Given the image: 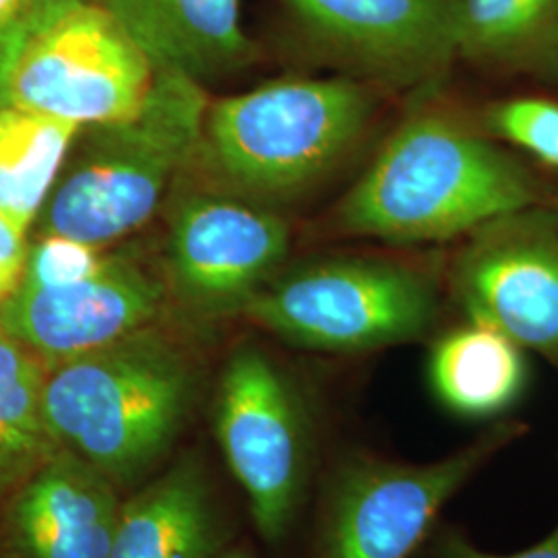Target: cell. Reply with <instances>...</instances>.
Instances as JSON below:
<instances>
[{"mask_svg": "<svg viewBox=\"0 0 558 558\" xmlns=\"http://www.w3.org/2000/svg\"><path fill=\"white\" fill-rule=\"evenodd\" d=\"M156 69L220 80L257 59L242 27L240 0H98Z\"/></svg>", "mask_w": 558, "mask_h": 558, "instance_id": "14", "label": "cell"}, {"mask_svg": "<svg viewBox=\"0 0 558 558\" xmlns=\"http://www.w3.org/2000/svg\"><path fill=\"white\" fill-rule=\"evenodd\" d=\"M156 64L119 20L77 0L29 41L9 81V104L96 126L131 119L149 98Z\"/></svg>", "mask_w": 558, "mask_h": 558, "instance_id": "8", "label": "cell"}, {"mask_svg": "<svg viewBox=\"0 0 558 558\" xmlns=\"http://www.w3.org/2000/svg\"><path fill=\"white\" fill-rule=\"evenodd\" d=\"M453 288L470 319L558 364L557 214L530 207L474 230Z\"/></svg>", "mask_w": 558, "mask_h": 558, "instance_id": "11", "label": "cell"}, {"mask_svg": "<svg viewBox=\"0 0 558 558\" xmlns=\"http://www.w3.org/2000/svg\"><path fill=\"white\" fill-rule=\"evenodd\" d=\"M94 2H98V0H94Z\"/></svg>", "mask_w": 558, "mask_h": 558, "instance_id": "26", "label": "cell"}, {"mask_svg": "<svg viewBox=\"0 0 558 558\" xmlns=\"http://www.w3.org/2000/svg\"><path fill=\"white\" fill-rule=\"evenodd\" d=\"M521 430L499 424L430 463L345 459L325 493L317 558L414 557L445 505Z\"/></svg>", "mask_w": 558, "mask_h": 558, "instance_id": "6", "label": "cell"}, {"mask_svg": "<svg viewBox=\"0 0 558 558\" xmlns=\"http://www.w3.org/2000/svg\"><path fill=\"white\" fill-rule=\"evenodd\" d=\"M437 294L418 271L379 259H320L269 279L242 311L265 331L319 352H368L424 338Z\"/></svg>", "mask_w": 558, "mask_h": 558, "instance_id": "5", "label": "cell"}, {"mask_svg": "<svg viewBox=\"0 0 558 558\" xmlns=\"http://www.w3.org/2000/svg\"><path fill=\"white\" fill-rule=\"evenodd\" d=\"M0 558H13L9 553H0Z\"/></svg>", "mask_w": 558, "mask_h": 558, "instance_id": "25", "label": "cell"}, {"mask_svg": "<svg viewBox=\"0 0 558 558\" xmlns=\"http://www.w3.org/2000/svg\"><path fill=\"white\" fill-rule=\"evenodd\" d=\"M163 302L160 278L131 253H112L83 278L20 286L0 304V331L52 366L151 327Z\"/></svg>", "mask_w": 558, "mask_h": 558, "instance_id": "12", "label": "cell"}, {"mask_svg": "<svg viewBox=\"0 0 558 558\" xmlns=\"http://www.w3.org/2000/svg\"><path fill=\"white\" fill-rule=\"evenodd\" d=\"M77 0H0V106L21 54L41 29Z\"/></svg>", "mask_w": 558, "mask_h": 558, "instance_id": "21", "label": "cell"}, {"mask_svg": "<svg viewBox=\"0 0 558 558\" xmlns=\"http://www.w3.org/2000/svg\"><path fill=\"white\" fill-rule=\"evenodd\" d=\"M557 220H558V214H557Z\"/></svg>", "mask_w": 558, "mask_h": 558, "instance_id": "27", "label": "cell"}, {"mask_svg": "<svg viewBox=\"0 0 558 558\" xmlns=\"http://www.w3.org/2000/svg\"><path fill=\"white\" fill-rule=\"evenodd\" d=\"M195 391L197 371L184 350L145 327L52 364L44 412L62 451L87 461L124 490L170 451Z\"/></svg>", "mask_w": 558, "mask_h": 558, "instance_id": "2", "label": "cell"}, {"mask_svg": "<svg viewBox=\"0 0 558 558\" xmlns=\"http://www.w3.org/2000/svg\"><path fill=\"white\" fill-rule=\"evenodd\" d=\"M27 253V234H23L0 214V304L20 288Z\"/></svg>", "mask_w": 558, "mask_h": 558, "instance_id": "23", "label": "cell"}, {"mask_svg": "<svg viewBox=\"0 0 558 558\" xmlns=\"http://www.w3.org/2000/svg\"><path fill=\"white\" fill-rule=\"evenodd\" d=\"M48 371L46 360L0 331V513L62 451L44 412Z\"/></svg>", "mask_w": 558, "mask_h": 558, "instance_id": "19", "label": "cell"}, {"mask_svg": "<svg viewBox=\"0 0 558 558\" xmlns=\"http://www.w3.org/2000/svg\"><path fill=\"white\" fill-rule=\"evenodd\" d=\"M218 558H253L246 550H242V548H234V550H228V553H223Z\"/></svg>", "mask_w": 558, "mask_h": 558, "instance_id": "24", "label": "cell"}, {"mask_svg": "<svg viewBox=\"0 0 558 558\" xmlns=\"http://www.w3.org/2000/svg\"><path fill=\"white\" fill-rule=\"evenodd\" d=\"M122 505L112 480L60 451L2 509L4 553L13 558H112Z\"/></svg>", "mask_w": 558, "mask_h": 558, "instance_id": "13", "label": "cell"}, {"mask_svg": "<svg viewBox=\"0 0 558 558\" xmlns=\"http://www.w3.org/2000/svg\"><path fill=\"white\" fill-rule=\"evenodd\" d=\"M433 393L463 418H493L518 403L527 385L523 348L502 331L470 319L445 333L428 360Z\"/></svg>", "mask_w": 558, "mask_h": 558, "instance_id": "16", "label": "cell"}, {"mask_svg": "<svg viewBox=\"0 0 558 558\" xmlns=\"http://www.w3.org/2000/svg\"><path fill=\"white\" fill-rule=\"evenodd\" d=\"M377 108L354 77H286L209 104L199 154L221 191L267 207L300 199L359 145Z\"/></svg>", "mask_w": 558, "mask_h": 558, "instance_id": "4", "label": "cell"}, {"mask_svg": "<svg viewBox=\"0 0 558 558\" xmlns=\"http://www.w3.org/2000/svg\"><path fill=\"white\" fill-rule=\"evenodd\" d=\"M538 199L527 170L493 141L451 114L424 110L399 126L339 203L338 228L396 244L439 242Z\"/></svg>", "mask_w": 558, "mask_h": 558, "instance_id": "1", "label": "cell"}, {"mask_svg": "<svg viewBox=\"0 0 558 558\" xmlns=\"http://www.w3.org/2000/svg\"><path fill=\"white\" fill-rule=\"evenodd\" d=\"M71 120L0 106V214L29 236L81 133Z\"/></svg>", "mask_w": 558, "mask_h": 558, "instance_id": "18", "label": "cell"}, {"mask_svg": "<svg viewBox=\"0 0 558 558\" xmlns=\"http://www.w3.org/2000/svg\"><path fill=\"white\" fill-rule=\"evenodd\" d=\"M104 253L98 246L66 239V236H36L29 244L25 271L20 286L44 288L83 278L100 267Z\"/></svg>", "mask_w": 558, "mask_h": 558, "instance_id": "22", "label": "cell"}, {"mask_svg": "<svg viewBox=\"0 0 558 558\" xmlns=\"http://www.w3.org/2000/svg\"><path fill=\"white\" fill-rule=\"evenodd\" d=\"M458 57L558 81V0H459Z\"/></svg>", "mask_w": 558, "mask_h": 558, "instance_id": "17", "label": "cell"}, {"mask_svg": "<svg viewBox=\"0 0 558 558\" xmlns=\"http://www.w3.org/2000/svg\"><path fill=\"white\" fill-rule=\"evenodd\" d=\"M214 430L255 527L276 544L290 532L306 495L313 439L299 391L259 348L242 345L226 362Z\"/></svg>", "mask_w": 558, "mask_h": 558, "instance_id": "7", "label": "cell"}, {"mask_svg": "<svg viewBox=\"0 0 558 558\" xmlns=\"http://www.w3.org/2000/svg\"><path fill=\"white\" fill-rule=\"evenodd\" d=\"M484 131L505 140L558 168V101L546 98H513L493 104L484 112Z\"/></svg>", "mask_w": 558, "mask_h": 558, "instance_id": "20", "label": "cell"}, {"mask_svg": "<svg viewBox=\"0 0 558 558\" xmlns=\"http://www.w3.org/2000/svg\"><path fill=\"white\" fill-rule=\"evenodd\" d=\"M221 521L197 458H182L124 500L112 558H214Z\"/></svg>", "mask_w": 558, "mask_h": 558, "instance_id": "15", "label": "cell"}, {"mask_svg": "<svg viewBox=\"0 0 558 558\" xmlns=\"http://www.w3.org/2000/svg\"><path fill=\"white\" fill-rule=\"evenodd\" d=\"M279 2L319 54L371 85L426 87L459 59V0Z\"/></svg>", "mask_w": 558, "mask_h": 558, "instance_id": "10", "label": "cell"}, {"mask_svg": "<svg viewBox=\"0 0 558 558\" xmlns=\"http://www.w3.org/2000/svg\"><path fill=\"white\" fill-rule=\"evenodd\" d=\"M288 248L290 228L274 207L228 191L186 193L170 214L168 281L199 317L242 313Z\"/></svg>", "mask_w": 558, "mask_h": 558, "instance_id": "9", "label": "cell"}, {"mask_svg": "<svg viewBox=\"0 0 558 558\" xmlns=\"http://www.w3.org/2000/svg\"><path fill=\"white\" fill-rule=\"evenodd\" d=\"M209 104L201 81L158 69L135 117L81 129L36 221V236L104 248L137 232L197 158Z\"/></svg>", "mask_w": 558, "mask_h": 558, "instance_id": "3", "label": "cell"}]
</instances>
